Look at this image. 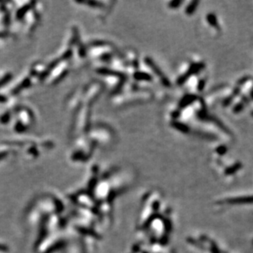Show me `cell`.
Instances as JSON below:
<instances>
[{"label": "cell", "instance_id": "obj_1", "mask_svg": "<svg viewBox=\"0 0 253 253\" xmlns=\"http://www.w3.org/2000/svg\"><path fill=\"white\" fill-rule=\"evenodd\" d=\"M205 67V65L203 63H197V64H194L192 66L189 68V70L187 71L186 74L184 75H182V77L180 78L179 80H178V83L179 84H182L187 80V78L190 77L191 75H194V74L197 73L198 71H200V70H202L203 68Z\"/></svg>", "mask_w": 253, "mask_h": 253}, {"label": "cell", "instance_id": "obj_2", "mask_svg": "<svg viewBox=\"0 0 253 253\" xmlns=\"http://www.w3.org/2000/svg\"><path fill=\"white\" fill-rule=\"evenodd\" d=\"M197 99V97L194 94H187L185 97H183L182 100L180 101L179 103V107L181 108H183V107H186L191 104V103H194L196 100Z\"/></svg>", "mask_w": 253, "mask_h": 253}, {"label": "cell", "instance_id": "obj_3", "mask_svg": "<svg viewBox=\"0 0 253 253\" xmlns=\"http://www.w3.org/2000/svg\"><path fill=\"white\" fill-rule=\"evenodd\" d=\"M207 21L209 22V24L210 25H212L213 27L216 28V29H218V21H217V18L215 15L213 13H209L208 14L207 16Z\"/></svg>", "mask_w": 253, "mask_h": 253}, {"label": "cell", "instance_id": "obj_4", "mask_svg": "<svg viewBox=\"0 0 253 253\" xmlns=\"http://www.w3.org/2000/svg\"><path fill=\"white\" fill-rule=\"evenodd\" d=\"M198 5H199V1H192V2L188 5V7H186V14H188V15L193 14V12L196 11Z\"/></svg>", "mask_w": 253, "mask_h": 253}, {"label": "cell", "instance_id": "obj_5", "mask_svg": "<svg viewBox=\"0 0 253 253\" xmlns=\"http://www.w3.org/2000/svg\"><path fill=\"white\" fill-rule=\"evenodd\" d=\"M172 126H174L177 130H179L180 131H182L183 133H188L189 132V128L188 126H186V125H184L180 122H174L172 124Z\"/></svg>", "mask_w": 253, "mask_h": 253}, {"label": "cell", "instance_id": "obj_6", "mask_svg": "<svg viewBox=\"0 0 253 253\" xmlns=\"http://www.w3.org/2000/svg\"><path fill=\"white\" fill-rule=\"evenodd\" d=\"M240 167H241V164H240V163H237V164H235L234 166H232L229 167V168L227 170V171H226V173H227V174L233 173V172H235L236 171H237V170H238Z\"/></svg>", "mask_w": 253, "mask_h": 253}, {"label": "cell", "instance_id": "obj_7", "mask_svg": "<svg viewBox=\"0 0 253 253\" xmlns=\"http://www.w3.org/2000/svg\"><path fill=\"white\" fill-rule=\"evenodd\" d=\"M216 153L219 155H223L227 153V148L224 145H221V146H218V148H216Z\"/></svg>", "mask_w": 253, "mask_h": 253}, {"label": "cell", "instance_id": "obj_8", "mask_svg": "<svg viewBox=\"0 0 253 253\" xmlns=\"http://www.w3.org/2000/svg\"><path fill=\"white\" fill-rule=\"evenodd\" d=\"M244 105H245V104H244L242 102L240 103H238V104H237V105L234 108H233V112H234V113H238V112H241L242 110L244 108Z\"/></svg>", "mask_w": 253, "mask_h": 253}, {"label": "cell", "instance_id": "obj_9", "mask_svg": "<svg viewBox=\"0 0 253 253\" xmlns=\"http://www.w3.org/2000/svg\"><path fill=\"white\" fill-rule=\"evenodd\" d=\"M205 80H200L199 82H198V85H197V89L200 90V91H201V90H203V89L205 88Z\"/></svg>", "mask_w": 253, "mask_h": 253}, {"label": "cell", "instance_id": "obj_10", "mask_svg": "<svg viewBox=\"0 0 253 253\" xmlns=\"http://www.w3.org/2000/svg\"><path fill=\"white\" fill-rule=\"evenodd\" d=\"M232 99H233V98H232V97H231V96H229V97H228V98H226L225 100L223 101V107H228V106L229 105L230 103H231V102H232Z\"/></svg>", "mask_w": 253, "mask_h": 253}, {"label": "cell", "instance_id": "obj_11", "mask_svg": "<svg viewBox=\"0 0 253 253\" xmlns=\"http://www.w3.org/2000/svg\"><path fill=\"white\" fill-rule=\"evenodd\" d=\"M182 1H173V2H170V4H169V6H170V7H172V8H174V7H177L178 6H179L181 3H182Z\"/></svg>", "mask_w": 253, "mask_h": 253}, {"label": "cell", "instance_id": "obj_12", "mask_svg": "<svg viewBox=\"0 0 253 253\" xmlns=\"http://www.w3.org/2000/svg\"><path fill=\"white\" fill-rule=\"evenodd\" d=\"M251 116H253V112H251Z\"/></svg>", "mask_w": 253, "mask_h": 253}]
</instances>
